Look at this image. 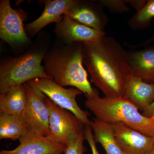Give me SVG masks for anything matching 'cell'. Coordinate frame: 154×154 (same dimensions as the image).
I'll use <instances>...</instances> for the list:
<instances>
[{
  "label": "cell",
  "instance_id": "cell-1",
  "mask_svg": "<svg viewBox=\"0 0 154 154\" xmlns=\"http://www.w3.org/2000/svg\"><path fill=\"white\" fill-rule=\"evenodd\" d=\"M83 62L91 82L105 96L123 97L133 74L127 51L115 38L105 35L96 42L83 44Z\"/></svg>",
  "mask_w": 154,
  "mask_h": 154
},
{
  "label": "cell",
  "instance_id": "cell-2",
  "mask_svg": "<svg viewBox=\"0 0 154 154\" xmlns=\"http://www.w3.org/2000/svg\"><path fill=\"white\" fill-rule=\"evenodd\" d=\"M83 51L81 42L65 44L46 54L44 67L46 74L58 85L77 88L88 98L99 94L88 79L83 66Z\"/></svg>",
  "mask_w": 154,
  "mask_h": 154
},
{
  "label": "cell",
  "instance_id": "cell-3",
  "mask_svg": "<svg viewBox=\"0 0 154 154\" xmlns=\"http://www.w3.org/2000/svg\"><path fill=\"white\" fill-rule=\"evenodd\" d=\"M85 106L99 121L110 124L122 122L146 135L154 136V116H144L123 97H100L99 94L87 98Z\"/></svg>",
  "mask_w": 154,
  "mask_h": 154
},
{
  "label": "cell",
  "instance_id": "cell-4",
  "mask_svg": "<svg viewBox=\"0 0 154 154\" xmlns=\"http://www.w3.org/2000/svg\"><path fill=\"white\" fill-rule=\"evenodd\" d=\"M45 50L32 48L19 57L3 62L0 66V94L36 79H50L42 65Z\"/></svg>",
  "mask_w": 154,
  "mask_h": 154
},
{
  "label": "cell",
  "instance_id": "cell-5",
  "mask_svg": "<svg viewBox=\"0 0 154 154\" xmlns=\"http://www.w3.org/2000/svg\"><path fill=\"white\" fill-rule=\"evenodd\" d=\"M47 103L49 110V134L47 137L67 146L85 132V124L73 113L60 107L48 98Z\"/></svg>",
  "mask_w": 154,
  "mask_h": 154
},
{
  "label": "cell",
  "instance_id": "cell-6",
  "mask_svg": "<svg viewBox=\"0 0 154 154\" xmlns=\"http://www.w3.org/2000/svg\"><path fill=\"white\" fill-rule=\"evenodd\" d=\"M26 83L41 91L60 107L73 113L85 125H90V113L82 110L76 101L77 96L83 94L79 89L73 87L67 89L50 79H36Z\"/></svg>",
  "mask_w": 154,
  "mask_h": 154
},
{
  "label": "cell",
  "instance_id": "cell-7",
  "mask_svg": "<svg viewBox=\"0 0 154 154\" xmlns=\"http://www.w3.org/2000/svg\"><path fill=\"white\" fill-rule=\"evenodd\" d=\"M28 14L22 9L11 8L10 1L0 2V37L11 45H23L30 43L24 26Z\"/></svg>",
  "mask_w": 154,
  "mask_h": 154
},
{
  "label": "cell",
  "instance_id": "cell-8",
  "mask_svg": "<svg viewBox=\"0 0 154 154\" xmlns=\"http://www.w3.org/2000/svg\"><path fill=\"white\" fill-rule=\"evenodd\" d=\"M27 96V106L22 118L30 128L45 136L49 134V110L48 97L36 88L24 84Z\"/></svg>",
  "mask_w": 154,
  "mask_h": 154
},
{
  "label": "cell",
  "instance_id": "cell-9",
  "mask_svg": "<svg viewBox=\"0 0 154 154\" xmlns=\"http://www.w3.org/2000/svg\"><path fill=\"white\" fill-rule=\"evenodd\" d=\"M19 141L20 143L16 149L2 150L0 154H63L67 148L30 128Z\"/></svg>",
  "mask_w": 154,
  "mask_h": 154
},
{
  "label": "cell",
  "instance_id": "cell-10",
  "mask_svg": "<svg viewBox=\"0 0 154 154\" xmlns=\"http://www.w3.org/2000/svg\"><path fill=\"white\" fill-rule=\"evenodd\" d=\"M114 135L125 154H149L154 149V136H149L123 123L111 124Z\"/></svg>",
  "mask_w": 154,
  "mask_h": 154
},
{
  "label": "cell",
  "instance_id": "cell-11",
  "mask_svg": "<svg viewBox=\"0 0 154 154\" xmlns=\"http://www.w3.org/2000/svg\"><path fill=\"white\" fill-rule=\"evenodd\" d=\"M54 32L65 44L74 42L93 43L106 35L104 31L90 28L65 15L56 24Z\"/></svg>",
  "mask_w": 154,
  "mask_h": 154
},
{
  "label": "cell",
  "instance_id": "cell-12",
  "mask_svg": "<svg viewBox=\"0 0 154 154\" xmlns=\"http://www.w3.org/2000/svg\"><path fill=\"white\" fill-rule=\"evenodd\" d=\"M99 1L79 0L65 15L90 28L104 31L108 19Z\"/></svg>",
  "mask_w": 154,
  "mask_h": 154
},
{
  "label": "cell",
  "instance_id": "cell-13",
  "mask_svg": "<svg viewBox=\"0 0 154 154\" xmlns=\"http://www.w3.org/2000/svg\"><path fill=\"white\" fill-rule=\"evenodd\" d=\"M79 0H43L39 1L44 4V11L40 17L25 26L27 35L34 36L36 33L53 22H59L73 6Z\"/></svg>",
  "mask_w": 154,
  "mask_h": 154
},
{
  "label": "cell",
  "instance_id": "cell-14",
  "mask_svg": "<svg viewBox=\"0 0 154 154\" xmlns=\"http://www.w3.org/2000/svg\"><path fill=\"white\" fill-rule=\"evenodd\" d=\"M127 58L133 75L154 83V45L141 50L127 51Z\"/></svg>",
  "mask_w": 154,
  "mask_h": 154
},
{
  "label": "cell",
  "instance_id": "cell-15",
  "mask_svg": "<svg viewBox=\"0 0 154 154\" xmlns=\"http://www.w3.org/2000/svg\"><path fill=\"white\" fill-rule=\"evenodd\" d=\"M123 97L143 111L154 101V83L131 76L125 87Z\"/></svg>",
  "mask_w": 154,
  "mask_h": 154
},
{
  "label": "cell",
  "instance_id": "cell-16",
  "mask_svg": "<svg viewBox=\"0 0 154 154\" xmlns=\"http://www.w3.org/2000/svg\"><path fill=\"white\" fill-rule=\"evenodd\" d=\"M27 99L24 84L0 94V113L22 118L27 106Z\"/></svg>",
  "mask_w": 154,
  "mask_h": 154
},
{
  "label": "cell",
  "instance_id": "cell-17",
  "mask_svg": "<svg viewBox=\"0 0 154 154\" xmlns=\"http://www.w3.org/2000/svg\"><path fill=\"white\" fill-rule=\"evenodd\" d=\"M90 125L94 132L96 143L104 148L107 154H125L116 140L111 124L96 118L91 120Z\"/></svg>",
  "mask_w": 154,
  "mask_h": 154
},
{
  "label": "cell",
  "instance_id": "cell-18",
  "mask_svg": "<svg viewBox=\"0 0 154 154\" xmlns=\"http://www.w3.org/2000/svg\"><path fill=\"white\" fill-rule=\"evenodd\" d=\"M28 129L22 117L0 113V139L19 140Z\"/></svg>",
  "mask_w": 154,
  "mask_h": 154
},
{
  "label": "cell",
  "instance_id": "cell-19",
  "mask_svg": "<svg viewBox=\"0 0 154 154\" xmlns=\"http://www.w3.org/2000/svg\"><path fill=\"white\" fill-rule=\"evenodd\" d=\"M153 18H154V0H149L143 8L130 19L128 24L134 30L142 29L149 25ZM152 43H154V35L143 42L131 47L134 48L140 46L147 47Z\"/></svg>",
  "mask_w": 154,
  "mask_h": 154
},
{
  "label": "cell",
  "instance_id": "cell-20",
  "mask_svg": "<svg viewBox=\"0 0 154 154\" xmlns=\"http://www.w3.org/2000/svg\"><path fill=\"white\" fill-rule=\"evenodd\" d=\"M85 132L75 138L67 146L65 154H84L87 149L84 145Z\"/></svg>",
  "mask_w": 154,
  "mask_h": 154
},
{
  "label": "cell",
  "instance_id": "cell-21",
  "mask_svg": "<svg viewBox=\"0 0 154 154\" xmlns=\"http://www.w3.org/2000/svg\"><path fill=\"white\" fill-rule=\"evenodd\" d=\"M103 7H106L111 11L118 13H123L129 11L127 6L128 1L124 0H101L99 1Z\"/></svg>",
  "mask_w": 154,
  "mask_h": 154
},
{
  "label": "cell",
  "instance_id": "cell-22",
  "mask_svg": "<svg viewBox=\"0 0 154 154\" xmlns=\"http://www.w3.org/2000/svg\"><path fill=\"white\" fill-rule=\"evenodd\" d=\"M85 137L90 145L92 154H99L96 148V142L94 140L93 131L90 125H85Z\"/></svg>",
  "mask_w": 154,
  "mask_h": 154
},
{
  "label": "cell",
  "instance_id": "cell-23",
  "mask_svg": "<svg viewBox=\"0 0 154 154\" xmlns=\"http://www.w3.org/2000/svg\"><path fill=\"white\" fill-rule=\"evenodd\" d=\"M147 1L146 0H132L128 1V4L133 7L137 13L142 10L146 4Z\"/></svg>",
  "mask_w": 154,
  "mask_h": 154
},
{
  "label": "cell",
  "instance_id": "cell-24",
  "mask_svg": "<svg viewBox=\"0 0 154 154\" xmlns=\"http://www.w3.org/2000/svg\"><path fill=\"white\" fill-rule=\"evenodd\" d=\"M143 115L151 118L154 116V101L149 106L143 111Z\"/></svg>",
  "mask_w": 154,
  "mask_h": 154
},
{
  "label": "cell",
  "instance_id": "cell-25",
  "mask_svg": "<svg viewBox=\"0 0 154 154\" xmlns=\"http://www.w3.org/2000/svg\"><path fill=\"white\" fill-rule=\"evenodd\" d=\"M149 154H154V149Z\"/></svg>",
  "mask_w": 154,
  "mask_h": 154
}]
</instances>
